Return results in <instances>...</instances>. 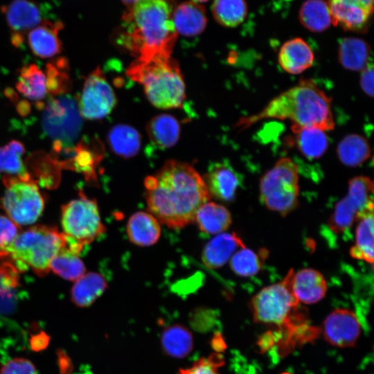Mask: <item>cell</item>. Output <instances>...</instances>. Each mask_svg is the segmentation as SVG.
Wrapping results in <instances>:
<instances>
[{
  "label": "cell",
  "instance_id": "1",
  "mask_svg": "<svg viewBox=\"0 0 374 374\" xmlns=\"http://www.w3.org/2000/svg\"><path fill=\"white\" fill-rule=\"evenodd\" d=\"M150 213L168 227L179 229L195 220L197 210L211 195L204 179L190 165L167 161L144 182Z\"/></svg>",
  "mask_w": 374,
  "mask_h": 374
},
{
  "label": "cell",
  "instance_id": "2",
  "mask_svg": "<svg viewBox=\"0 0 374 374\" xmlns=\"http://www.w3.org/2000/svg\"><path fill=\"white\" fill-rule=\"evenodd\" d=\"M123 20L125 43L138 60L170 56L178 33L167 0H137Z\"/></svg>",
  "mask_w": 374,
  "mask_h": 374
},
{
  "label": "cell",
  "instance_id": "3",
  "mask_svg": "<svg viewBox=\"0 0 374 374\" xmlns=\"http://www.w3.org/2000/svg\"><path fill=\"white\" fill-rule=\"evenodd\" d=\"M331 105V98L313 80L302 79L273 98L262 110L242 118L237 125L244 129L263 119H289L292 125L331 130L335 127Z\"/></svg>",
  "mask_w": 374,
  "mask_h": 374
},
{
  "label": "cell",
  "instance_id": "4",
  "mask_svg": "<svg viewBox=\"0 0 374 374\" xmlns=\"http://www.w3.org/2000/svg\"><path fill=\"white\" fill-rule=\"evenodd\" d=\"M66 245L62 233L56 228L36 225L24 231L0 249V261L12 265L19 273L29 269L39 276L50 271L54 256Z\"/></svg>",
  "mask_w": 374,
  "mask_h": 374
},
{
  "label": "cell",
  "instance_id": "5",
  "mask_svg": "<svg viewBox=\"0 0 374 374\" xmlns=\"http://www.w3.org/2000/svg\"><path fill=\"white\" fill-rule=\"evenodd\" d=\"M127 75L143 85L148 100L161 109L177 108L185 99V84L179 64L171 56L136 59Z\"/></svg>",
  "mask_w": 374,
  "mask_h": 374
},
{
  "label": "cell",
  "instance_id": "6",
  "mask_svg": "<svg viewBox=\"0 0 374 374\" xmlns=\"http://www.w3.org/2000/svg\"><path fill=\"white\" fill-rule=\"evenodd\" d=\"M291 269L280 282L265 287L251 299V308L255 321L290 328L303 314L299 312V301L292 290Z\"/></svg>",
  "mask_w": 374,
  "mask_h": 374
},
{
  "label": "cell",
  "instance_id": "7",
  "mask_svg": "<svg viewBox=\"0 0 374 374\" xmlns=\"http://www.w3.org/2000/svg\"><path fill=\"white\" fill-rule=\"evenodd\" d=\"M79 197L63 205L61 224L66 247L80 255L84 247L105 231L96 200L82 192Z\"/></svg>",
  "mask_w": 374,
  "mask_h": 374
},
{
  "label": "cell",
  "instance_id": "8",
  "mask_svg": "<svg viewBox=\"0 0 374 374\" xmlns=\"http://www.w3.org/2000/svg\"><path fill=\"white\" fill-rule=\"evenodd\" d=\"M259 190L261 201L268 209L286 215L299 202L297 166L288 157L279 159L261 178Z\"/></svg>",
  "mask_w": 374,
  "mask_h": 374
},
{
  "label": "cell",
  "instance_id": "9",
  "mask_svg": "<svg viewBox=\"0 0 374 374\" xmlns=\"http://www.w3.org/2000/svg\"><path fill=\"white\" fill-rule=\"evenodd\" d=\"M76 100L68 94L51 98L43 109L42 127L53 141V149L58 152L71 147L78 138L82 125Z\"/></svg>",
  "mask_w": 374,
  "mask_h": 374
},
{
  "label": "cell",
  "instance_id": "10",
  "mask_svg": "<svg viewBox=\"0 0 374 374\" xmlns=\"http://www.w3.org/2000/svg\"><path fill=\"white\" fill-rule=\"evenodd\" d=\"M5 192L0 206L17 225L33 224L41 215L44 199L30 176H3Z\"/></svg>",
  "mask_w": 374,
  "mask_h": 374
},
{
  "label": "cell",
  "instance_id": "11",
  "mask_svg": "<svg viewBox=\"0 0 374 374\" xmlns=\"http://www.w3.org/2000/svg\"><path fill=\"white\" fill-rule=\"evenodd\" d=\"M373 182L369 177L359 176L351 179L347 195L337 203L330 217V229L336 233H342L364 213L373 210Z\"/></svg>",
  "mask_w": 374,
  "mask_h": 374
},
{
  "label": "cell",
  "instance_id": "12",
  "mask_svg": "<svg viewBox=\"0 0 374 374\" xmlns=\"http://www.w3.org/2000/svg\"><path fill=\"white\" fill-rule=\"evenodd\" d=\"M116 103L113 89L101 69L96 68L86 78L78 103L82 117L102 119L112 112Z\"/></svg>",
  "mask_w": 374,
  "mask_h": 374
},
{
  "label": "cell",
  "instance_id": "13",
  "mask_svg": "<svg viewBox=\"0 0 374 374\" xmlns=\"http://www.w3.org/2000/svg\"><path fill=\"white\" fill-rule=\"evenodd\" d=\"M1 11L11 30V42L16 47L20 46L28 33L45 19L42 7L32 0H12L2 6Z\"/></svg>",
  "mask_w": 374,
  "mask_h": 374
},
{
  "label": "cell",
  "instance_id": "14",
  "mask_svg": "<svg viewBox=\"0 0 374 374\" xmlns=\"http://www.w3.org/2000/svg\"><path fill=\"white\" fill-rule=\"evenodd\" d=\"M332 24L346 30H366L373 12V0H327Z\"/></svg>",
  "mask_w": 374,
  "mask_h": 374
},
{
  "label": "cell",
  "instance_id": "15",
  "mask_svg": "<svg viewBox=\"0 0 374 374\" xmlns=\"http://www.w3.org/2000/svg\"><path fill=\"white\" fill-rule=\"evenodd\" d=\"M323 335L331 345L338 347L353 346L360 334L357 316L348 309L332 311L323 323Z\"/></svg>",
  "mask_w": 374,
  "mask_h": 374
},
{
  "label": "cell",
  "instance_id": "16",
  "mask_svg": "<svg viewBox=\"0 0 374 374\" xmlns=\"http://www.w3.org/2000/svg\"><path fill=\"white\" fill-rule=\"evenodd\" d=\"M64 28L60 21L44 19L27 35L30 50L41 58L53 57L60 53L62 48L59 33Z\"/></svg>",
  "mask_w": 374,
  "mask_h": 374
},
{
  "label": "cell",
  "instance_id": "17",
  "mask_svg": "<svg viewBox=\"0 0 374 374\" xmlns=\"http://www.w3.org/2000/svg\"><path fill=\"white\" fill-rule=\"evenodd\" d=\"M211 196L223 202L232 201L239 186L235 170L224 163L211 164L204 179Z\"/></svg>",
  "mask_w": 374,
  "mask_h": 374
},
{
  "label": "cell",
  "instance_id": "18",
  "mask_svg": "<svg viewBox=\"0 0 374 374\" xmlns=\"http://www.w3.org/2000/svg\"><path fill=\"white\" fill-rule=\"evenodd\" d=\"M242 239L235 233H220L204 247L202 260L210 269L221 267L230 260L234 253L244 247Z\"/></svg>",
  "mask_w": 374,
  "mask_h": 374
},
{
  "label": "cell",
  "instance_id": "19",
  "mask_svg": "<svg viewBox=\"0 0 374 374\" xmlns=\"http://www.w3.org/2000/svg\"><path fill=\"white\" fill-rule=\"evenodd\" d=\"M292 290L299 301L312 304L321 301L327 292V283L322 274L306 268L293 274Z\"/></svg>",
  "mask_w": 374,
  "mask_h": 374
},
{
  "label": "cell",
  "instance_id": "20",
  "mask_svg": "<svg viewBox=\"0 0 374 374\" xmlns=\"http://www.w3.org/2000/svg\"><path fill=\"white\" fill-rule=\"evenodd\" d=\"M314 59V53L310 46L299 37L285 42L278 56L280 67L294 75L300 74L310 68Z\"/></svg>",
  "mask_w": 374,
  "mask_h": 374
},
{
  "label": "cell",
  "instance_id": "21",
  "mask_svg": "<svg viewBox=\"0 0 374 374\" xmlns=\"http://www.w3.org/2000/svg\"><path fill=\"white\" fill-rule=\"evenodd\" d=\"M172 21L177 33L187 37L200 34L207 24L204 8L191 1L181 3L175 8Z\"/></svg>",
  "mask_w": 374,
  "mask_h": 374
},
{
  "label": "cell",
  "instance_id": "22",
  "mask_svg": "<svg viewBox=\"0 0 374 374\" xmlns=\"http://www.w3.org/2000/svg\"><path fill=\"white\" fill-rule=\"evenodd\" d=\"M127 233L130 242L140 247L151 246L161 235L159 221L150 213L139 211L134 213L127 224Z\"/></svg>",
  "mask_w": 374,
  "mask_h": 374
},
{
  "label": "cell",
  "instance_id": "23",
  "mask_svg": "<svg viewBox=\"0 0 374 374\" xmlns=\"http://www.w3.org/2000/svg\"><path fill=\"white\" fill-rule=\"evenodd\" d=\"M107 287L105 278L99 273L89 272L75 280L71 290V300L79 308L91 305Z\"/></svg>",
  "mask_w": 374,
  "mask_h": 374
},
{
  "label": "cell",
  "instance_id": "24",
  "mask_svg": "<svg viewBox=\"0 0 374 374\" xmlns=\"http://www.w3.org/2000/svg\"><path fill=\"white\" fill-rule=\"evenodd\" d=\"M230 212L222 205L206 202L197 210L195 220L201 231L207 234H218L231 224Z\"/></svg>",
  "mask_w": 374,
  "mask_h": 374
},
{
  "label": "cell",
  "instance_id": "25",
  "mask_svg": "<svg viewBox=\"0 0 374 374\" xmlns=\"http://www.w3.org/2000/svg\"><path fill=\"white\" fill-rule=\"evenodd\" d=\"M371 48L360 38L346 37L339 42L338 57L346 69L362 71L369 62Z\"/></svg>",
  "mask_w": 374,
  "mask_h": 374
},
{
  "label": "cell",
  "instance_id": "26",
  "mask_svg": "<svg viewBox=\"0 0 374 374\" xmlns=\"http://www.w3.org/2000/svg\"><path fill=\"white\" fill-rule=\"evenodd\" d=\"M296 147L306 158L321 157L328 147V139L325 131L312 127L292 125Z\"/></svg>",
  "mask_w": 374,
  "mask_h": 374
},
{
  "label": "cell",
  "instance_id": "27",
  "mask_svg": "<svg viewBox=\"0 0 374 374\" xmlns=\"http://www.w3.org/2000/svg\"><path fill=\"white\" fill-rule=\"evenodd\" d=\"M147 132L150 141L158 148L172 147L180 134L178 121L169 114H160L154 117L148 124Z\"/></svg>",
  "mask_w": 374,
  "mask_h": 374
},
{
  "label": "cell",
  "instance_id": "28",
  "mask_svg": "<svg viewBox=\"0 0 374 374\" xmlns=\"http://www.w3.org/2000/svg\"><path fill=\"white\" fill-rule=\"evenodd\" d=\"M161 344L163 352L171 357H186L193 348L191 332L181 324L166 327L161 336Z\"/></svg>",
  "mask_w": 374,
  "mask_h": 374
},
{
  "label": "cell",
  "instance_id": "29",
  "mask_svg": "<svg viewBox=\"0 0 374 374\" xmlns=\"http://www.w3.org/2000/svg\"><path fill=\"white\" fill-rule=\"evenodd\" d=\"M355 244L350 249L352 258L373 263V210L364 213L358 220Z\"/></svg>",
  "mask_w": 374,
  "mask_h": 374
},
{
  "label": "cell",
  "instance_id": "30",
  "mask_svg": "<svg viewBox=\"0 0 374 374\" xmlns=\"http://www.w3.org/2000/svg\"><path fill=\"white\" fill-rule=\"evenodd\" d=\"M16 88L24 97L40 101L48 93L46 75L35 64L24 66L20 69Z\"/></svg>",
  "mask_w": 374,
  "mask_h": 374
},
{
  "label": "cell",
  "instance_id": "31",
  "mask_svg": "<svg viewBox=\"0 0 374 374\" xmlns=\"http://www.w3.org/2000/svg\"><path fill=\"white\" fill-rule=\"evenodd\" d=\"M299 17L301 24L312 32L324 31L332 24L330 8L325 0H305Z\"/></svg>",
  "mask_w": 374,
  "mask_h": 374
},
{
  "label": "cell",
  "instance_id": "32",
  "mask_svg": "<svg viewBox=\"0 0 374 374\" xmlns=\"http://www.w3.org/2000/svg\"><path fill=\"white\" fill-rule=\"evenodd\" d=\"M108 142L112 151L123 158L136 155L141 147V136L137 130L127 125H117L108 134Z\"/></svg>",
  "mask_w": 374,
  "mask_h": 374
},
{
  "label": "cell",
  "instance_id": "33",
  "mask_svg": "<svg viewBox=\"0 0 374 374\" xmlns=\"http://www.w3.org/2000/svg\"><path fill=\"white\" fill-rule=\"evenodd\" d=\"M337 153L341 162L350 167H355L365 162L371 156L368 141L359 134H349L338 144Z\"/></svg>",
  "mask_w": 374,
  "mask_h": 374
},
{
  "label": "cell",
  "instance_id": "34",
  "mask_svg": "<svg viewBox=\"0 0 374 374\" xmlns=\"http://www.w3.org/2000/svg\"><path fill=\"white\" fill-rule=\"evenodd\" d=\"M212 13L220 25L235 27L245 19L247 4L245 0H214Z\"/></svg>",
  "mask_w": 374,
  "mask_h": 374
},
{
  "label": "cell",
  "instance_id": "35",
  "mask_svg": "<svg viewBox=\"0 0 374 374\" xmlns=\"http://www.w3.org/2000/svg\"><path fill=\"white\" fill-rule=\"evenodd\" d=\"M19 274L10 264L0 263V312L14 307L21 289Z\"/></svg>",
  "mask_w": 374,
  "mask_h": 374
},
{
  "label": "cell",
  "instance_id": "36",
  "mask_svg": "<svg viewBox=\"0 0 374 374\" xmlns=\"http://www.w3.org/2000/svg\"><path fill=\"white\" fill-rule=\"evenodd\" d=\"M78 256L65 245L52 259L50 270L65 280H77L84 274L86 270L83 262Z\"/></svg>",
  "mask_w": 374,
  "mask_h": 374
},
{
  "label": "cell",
  "instance_id": "37",
  "mask_svg": "<svg viewBox=\"0 0 374 374\" xmlns=\"http://www.w3.org/2000/svg\"><path fill=\"white\" fill-rule=\"evenodd\" d=\"M25 153L24 145L19 141L12 140L0 148V173L4 175L28 177L22 156Z\"/></svg>",
  "mask_w": 374,
  "mask_h": 374
},
{
  "label": "cell",
  "instance_id": "38",
  "mask_svg": "<svg viewBox=\"0 0 374 374\" xmlns=\"http://www.w3.org/2000/svg\"><path fill=\"white\" fill-rule=\"evenodd\" d=\"M68 62L60 57L46 64V78L48 93L53 96L66 94L71 87Z\"/></svg>",
  "mask_w": 374,
  "mask_h": 374
},
{
  "label": "cell",
  "instance_id": "39",
  "mask_svg": "<svg viewBox=\"0 0 374 374\" xmlns=\"http://www.w3.org/2000/svg\"><path fill=\"white\" fill-rule=\"evenodd\" d=\"M229 261L233 271L243 277L256 275L262 268V262L258 254L245 247L237 250Z\"/></svg>",
  "mask_w": 374,
  "mask_h": 374
},
{
  "label": "cell",
  "instance_id": "40",
  "mask_svg": "<svg viewBox=\"0 0 374 374\" xmlns=\"http://www.w3.org/2000/svg\"><path fill=\"white\" fill-rule=\"evenodd\" d=\"M223 363L222 356L214 353L199 359L189 367L180 368L178 374H220L218 368Z\"/></svg>",
  "mask_w": 374,
  "mask_h": 374
},
{
  "label": "cell",
  "instance_id": "41",
  "mask_svg": "<svg viewBox=\"0 0 374 374\" xmlns=\"http://www.w3.org/2000/svg\"><path fill=\"white\" fill-rule=\"evenodd\" d=\"M0 374H38L35 364L25 357H14L0 368Z\"/></svg>",
  "mask_w": 374,
  "mask_h": 374
},
{
  "label": "cell",
  "instance_id": "42",
  "mask_svg": "<svg viewBox=\"0 0 374 374\" xmlns=\"http://www.w3.org/2000/svg\"><path fill=\"white\" fill-rule=\"evenodd\" d=\"M20 231L19 226L8 217L0 215V249L13 241Z\"/></svg>",
  "mask_w": 374,
  "mask_h": 374
},
{
  "label": "cell",
  "instance_id": "43",
  "mask_svg": "<svg viewBox=\"0 0 374 374\" xmlns=\"http://www.w3.org/2000/svg\"><path fill=\"white\" fill-rule=\"evenodd\" d=\"M213 319V312L209 310L199 309L194 312L191 322L196 329L204 331L212 326Z\"/></svg>",
  "mask_w": 374,
  "mask_h": 374
},
{
  "label": "cell",
  "instance_id": "44",
  "mask_svg": "<svg viewBox=\"0 0 374 374\" xmlns=\"http://www.w3.org/2000/svg\"><path fill=\"white\" fill-rule=\"evenodd\" d=\"M360 86L363 91L370 97L373 96V66L372 62L361 71Z\"/></svg>",
  "mask_w": 374,
  "mask_h": 374
},
{
  "label": "cell",
  "instance_id": "45",
  "mask_svg": "<svg viewBox=\"0 0 374 374\" xmlns=\"http://www.w3.org/2000/svg\"><path fill=\"white\" fill-rule=\"evenodd\" d=\"M49 341L50 337L46 332L41 331L31 337L30 346L33 350L38 352L45 349Z\"/></svg>",
  "mask_w": 374,
  "mask_h": 374
},
{
  "label": "cell",
  "instance_id": "46",
  "mask_svg": "<svg viewBox=\"0 0 374 374\" xmlns=\"http://www.w3.org/2000/svg\"><path fill=\"white\" fill-rule=\"evenodd\" d=\"M137 0H121V1L125 4L127 8L132 6Z\"/></svg>",
  "mask_w": 374,
  "mask_h": 374
},
{
  "label": "cell",
  "instance_id": "47",
  "mask_svg": "<svg viewBox=\"0 0 374 374\" xmlns=\"http://www.w3.org/2000/svg\"><path fill=\"white\" fill-rule=\"evenodd\" d=\"M193 2H195V3H204V2H206L208 0H192Z\"/></svg>",
  "mask_w": 374,
  "mask_h": 374
}]
</instances>
